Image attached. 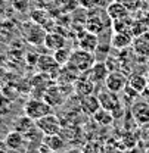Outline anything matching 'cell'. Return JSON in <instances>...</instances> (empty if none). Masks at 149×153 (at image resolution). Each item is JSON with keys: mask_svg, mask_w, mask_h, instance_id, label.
<instances>
[{"mask_svg": "<svg viewBox=\"0 0 149 153\" xmlns=\"http://www.w3.org/2000/svg\"><path fill=\"white\" fill-rule=\"evenodd\" d=\"M94 63H96V59H94L93 53L78 47V49L73 50L70 62L67 65H70L78 74H86L87 71H90V68L93 66Z\"/></svg>", "mask_w": 149, "mask_h": 153, "instance_id": "cell-1", "label": "cell"}, {"mask_svg": "<svg viewBox=\"0 0 149 153\" xmlns=\"http://www.w3.org/2000/svg\"><path fill=\"white\" fill-rule=\"evenodd\" d=\"M21 33L24 38L30 43V44H34V46H40L44 43V38L47 31L44 30L43 25H40L34 21H28V22H22L21 25Z\"/></svg>", "mask_w": 149, "mask_h": 153, "instance_id": "cell-2", "label": "cell"}, {"mask_svg": "<svg viewBox=\"0 0 149 153\" xmlns=\"http://www.w3.org/2000/svg\"><path fill=\"white\" fill-rule=\"evenodd\" d=\"M120 93H115L108 90L106 87L103 90H99L97 97H99V102H100V106L103 109H108L109 112H112V115L117 118L118 114H123V102L120 99Z\"/></svg>", "mask_w": 149, "mask_h": 153, "instance_id": "cell-3", "label": "cell"}, {"mask_svg": "<svg viewBox=\"0 0 149 153\" xmlns=\"http://www.w3.org/2000/svg\"><path fill=\"white\" fill-rule=\"evenodd\" d=\"M24 114L27 116H30L31 119H34V121H38L40 118L52 114V106L41 97L40 99L33 97L24 105Z\"/></svg>", "mask_w": 149, "mask_h": 153, "instance_id": "cell-4", "label": "cell"}, {"mask_svg": "<svg viewBox=\"0 0 149 153\" xmlns=\"http://www.w3.org/2000/svg\"><path fill=\"white\" fill-rule=\"evenodd\" d=\"M36 125L43 135H53V134H59L62 131V122L53 114L40 118L38 121H36Z\"/></svg>", "mask_w": 149, "mask_h": 153, "instance_id": "cell-5", "label": "cell"}, {"mask_svg": "<svg viewBox=\"0 0 149 153\" xmlns=\"http://www.w3.org/2000/svg\"><path fill=\"white\" fill-rule=\"evenodd\" d=\"M127 82H129V76L126 75L123 71L117 69V71H111L106 79H105V87L111 91L115 93H123V90L127 87Z\"/></svg>", "mask_w": 149, "mask_h": 153, "instance_id": "cell-6", "label": "cell"}, {"mask_svg": "<svg viewBox=\"0 0 149 153\" xmlns=\"http://www.w3.org/2000/svg\"><path fill=\"white\" fill-rule=\"evenodd\" d=\"M131 118L137 125H148L149 124V103L145 100H136L130 105Z\"/></svg>", "mask_w": 149, "mask_h": 153, "instance_id": "cell-7", "label": "cell"}, {"mask_svg": "<svg viewBox=\"0 0 149 153\" xmlns=\"http://www.w3.org/2000/svg\"><path fill=\"white\" fill-rule=\"evenodd\" d=\"M36 66L38 68L40 72L50 75L53 79H56L59 69H61V65L56 62V59L53 56H49V55H38V60Z\"/></svg>", "mask_w": 149, "mask_h": 153, "instance_id": "cell-8", "label": "cell"}, {"mask_svg": "<svg viewBox=\"0 0 149 153\" xmlns=\"http://www.w3.org/2000/svg\"><path fill=\"white\" fill-rule=\"evenodd\" d=\"M94 88H96V84L89 78L87 74H81L78 76V79L74 82V91L78 97L94 94Z\"/></svg>", "mask_w": 149, "mask_h": 153, "instance_id": "cell-9", "label": "cell"}, {"mask_svg": "<svg viewBox=\"0 0 149 153\" xmlns=\"http://www.w3.org/2000/svg\"><path fill=\"white\" fill-rule=\"evenodd\" d=\"M133 52L139 57H149V31H145L139 36H134L133 43H131Z\"/></svg>", "mask_w": 149, "mask_h": 153, "instance_id": "cell-10", "label": "cell"}, {"mask_svg": "<svg viewBox=\"0 0 149 153\" xmlns=\"http://www.w3.org/2000/svg\"><path fill=\"white\" fill-rule=\"evenodd\" d=\"M109 72L111 71H109V68H108V65L105 62H96L93 66L90 68V71H87L86 74L97 85V84H105V79H106V76H108Z\"/></svg>", "mask_w": 149, "mask_h": 153, "instance_id": "cell-11", "label": "cell"}, {"mask_svg": "<svg viewBox=\"0 0 149 153\" xmlns=\"http://www.w3.org/2000/svg\"><path fill=\"white\" fill-rule=\"evenodd\" d=\"M65 96L67 94H64V91H62V85H59V84H52V85L44 91L43 99H44L52 108H55V106H59V105L64 103Z\"/></svg>", "mask_w": 149, "mask_h": 153, "instance_id": "cell-12", "label": "cell"}, {"mask_svg": "<svg viewBox=\"0 0 149 153\" xmlns=\"http://www.w3.org/2000/svg\"><path fill=\"white\" fill-rule=\"evenodd\" d=\"M102 106H100V102H99V97L96 94H89L84 96V97H80V109L81 112L89 116H93L96 114V111H99Z\"/></svg>", "mask_w": 149, "mask_h": 153, "instance_id": "cell-13", "label": "cell"}, {"mask_svg": "<svg viewBox=\"0 0 149 153\" xmlns=\"http://www.w3.org/2000/svg\"><path fill=\"white\" fill-rule=\"evenodd\" d=\"M78 47L83 49V50H87V52H96L97 47H99V38L97 34H93L90 31H84L78 36Z\"/></svg>", "mask_w": 149, "mask_h": 153, "instance_id": "cell-14", "label": "cell"}, {"mask_svg": "<svg viewBox=\"0 0 149 153\" xmlns=\"http://www.w3.org/2000/svg\"><path fill=\"white\" fill-rule=\"evenodd\" d=\"M43 46L52 52H56L62 47H67V38L65 36H62L61 33H56V31H49L46 34V38H44V43Z\"/></svg>", "mask_w": 149, "mask_h": 153, "instance_id": "cell-15", "label": "cell"}, {"mask_svg": "<svg viewBox=\"0 0 149 153\" xmlns=\"http://www.w3.org/2000/svg\"><path fill=\"white\" fill-rule=\"evenodd\" d=\"M129 7L121 3V1H111L108 6H106V13L111 21H118V19H124L129 18Z\"/></svg>", "mask_w": 149, "mask_h": 153, "instance_id": "cell-16", "label": "cell"}, {"mask_svg": "<svg viewBox=\"0 0 149 153\" xmlns=\"http://www.w3.org/2000/svg\"><path fill=\"white\" fill-rule=\"evenodd\" d=\"M84 25H86V30H87V31H90V33L99 36V34L106 28L108 24H105V22L102 21L99 13H93V10H89V16H87V21H86Z\"/></svg>", "mask_w": 149, "mask_h": 153, "instance_id": "cell-17", "label": "cell"}, {"mask_svg": "<svg viewBox=\"0 0 149 153\" xmlns=\"http://www.w3.org/2000/svg\"><path fill=\"white\" fill-rule=\"evenodd\" d=\"M134 36L130 33H114L111 37V46L118 49V50H124L127 47H131Z\"/></svg>", "mask_w": 149, "mask_h": 153, "instance_id": "cell-18", "label": "cell"}, {"mask_svg": "<svg viewBox=\"0 0 149 153\" xmlns=\"http://www.w3.org/2000/svg\"><path fill=\"white\" fill-rule=\"evenodd\" d=\"M24 141H25V135L22 133H19V131H16V130L9 131L6 134V137H4V146L7 149H10V150H19L22 147Z\"/></svg>", "mask_w": 149, "mask_h": 153, "instance_id": "cell-19", "label": "cell"}, {"mask_svg": "<svg viewBox=\"0 0 149 153\" xmlns=\"http://www.w3.org/2000/svg\"><path fill=\"white\" fill-rule=\"evenodd\" d=\"M37 125H36V121L31 119L30 116L24 115V116H19L18 119L13 122V130H16L19 133H22L24 135L30 134L33 130H36Z\"/></svg>", "mask_w": 149, "mask_h": 153, "instance_id": "cell-20", "label": "cell"}, {"mask_svg": "<svg viewBox=\"0 0 149 153\" xmlns=\"http://www.w3.org/2000/svg\"><path fill=\"white\" fill-rule=\"evenodd\" d=\"M149 79L146 76H143L142 74H131L129 76V82H127V85L131 87L133 90H136L139 94H142L143 93V90L146 88V85H148Z\"/></svg>", "mask_w": 149, "mask_h": 153, "instance_id": "cell-21", "label": "cell"}, {"mask_svg": "<svg viewBox=\"0 0 149 153\" xmlns=\"http://www.w3.org/2000/svg\"><path fill=\"white\" fill-rule=\"evenodd\" d=\"M114 115L112 112H109L108 109H103V108H100L99 111H96V114L93 115V121L96 124H99V125H102V127H108V125H111L112 122H114Z\"/></svg>", "mask_w": 149, "mask_h": 153, "instance_id": "cell-22", "label": "cell"}, {"mask_svg": "<svg viewBox=\"0 0 149 153\" xmlns=\"http://www.w3.org/2000/svg\"><path fill=\"white\" fill-rule=\"evenodd\" d=\"M41 143L47 144V146L50 147V150H52V152H61V149L65 146L64 138H62L59 134H53V135H44Z\"/></svg>", "mask_w": 149, "mask_h": 153, "instance_id": "cell-23", "label": "cell"}, {"mask_svg": "<svg viewBox=\"0 0 149 153\" xmlns=\"http://www.w3.org/2000/svg\"><path fill=\"white\" fill-rule=\"evenodd\" d=\"M71 53H73V50H70V49H67V47H62V49L53 52V57H55L56 62H58L61 66H64V65H67V63L70 62Z\"/></svg>", "mask_w": 149, "mask_h": 153, "instance_id": "cell-24", "label": "cell"}, {"mask_svg": "<svg viewBox=\"0 0 149 153\" xmlns=\"http://www.w3.org/2000/svg\"><path fill=\"white\" fill-rule=\"evenodd\" d=\"M12 111V100L9 97L0 93V116H6Z\"/></svg>", "mask_w": 149, "mask_h": 153, "instance_id": "cell-25", "label": "cell"}, {"mask_svg": "<svg viewBox=\"0 0 149 153\" xmlns=\"http://www.w3.org/2000/svg\"><path fill=\"white\" fill-rule=\"evenodd\" d=\"M84 153H103V146L96 141H89L84 146Z\"/></svg>", "mask_w": 149, "mask_h": 153, "instance_id": "cell-26", "label": "cell"}, {"mask_svg": "<svg viewBox=\"0 0 149 153\" xmlns=\"http://www.w3.org/2000/svg\"><path fill=\"white\" fill-rule=\"evenodd\" d=\"M102 3V0H78V4L87 10H92V9H96L99 7Z\"/></svg>", "mask_w": 149, "mask_h": 153, "instance_id": "cell-27", "label": "cell"}, {"mask_svg": "<svg viewBox=\"0 0 149 153\" xmlns=\"http://www.w3.org/2000/svg\"><path fill=\"white\" fill-rule=\"evenodd\" d=\"M1 93L6 96V97H9L10 100H15L19 94V90L16 87H13V85H4L3 90H1Z\"/></svg>", "mask_w": 149, "mask_h": 153, "instance_id": "cell-28", "label": "cell"}, {"mask_svg": "<svg viewBox=\"0 0 149 153\" xmlns=\"http://www.w3.org/2000/svg\"><path fill=\"white\" fill-rule=\"evenodd\" d=\"M31 19H33L34 22L40 24V25H44V22H46V19H47V15H46L44 10H34V12L31 13Z\"/></svg>", "mask_w": 149, "mask_h": 153, "instance_id": "cell-29", "label": "cell"}, {"mask_svg": "<svg viewBox=\"0 0 149 153\" xmlns=\"http://www.w3.org/2000/svg\"><path fill=\"white\" fill-rule=\"evenodd\" d=\"M12 4L15 9H18L19 12H24L28 7V0H12Z\"/></svg>", "mask_w": 149, "mask_h": 153, "instance_id": "cell-30", "label": "cell"}, {"mask_svg": "<svg viewBox=\"0 0 149 153\" xmlns=\"http://www.w3.org/2000/svg\"><path fill=\"white\" fill-rule=\"evenodd\" d=\"M4 9H6V0H0V13L4 12Z\"/></svg>", "mask_w": 149, "mask_h": 153, "instance_id": "cell-31", "label": "cell"}, {"mask_svg": "<svg viewBox=\"0 0 149 153\" xmlns=\"http://www.w3.org/2000/svg\"><path fill=\"white\" fill-rule=\"evenodd\" d=\"M142 96H143V97H146V99H149V82H148V85H146V88L143 90Z\"/></svg>", "mask_w": 149, "mask_h": 153, "instance_id": "cell-32", "label": "cell"}, {"mask_svg": "<svg viewBox=\"0 0 149 153\" xmlns=\"http://www.w3.org/2000/svg\"><path fill=\"white\" fill-rule=\"evenodd\" d=\"M67 153H84V150H80V149H70Z\"/></svg>", "mask_w": 149, "mask_h": 153, "instance_id": "cell-33", "label": "cell"}, {"mask_svg": "<svg viewBox=\"0 0 149 153\" xmlns=\"http://www.w3.org/2000/svg\"><path fill=\"white\" fill-rule=\"evenodd\" d=\"M50 153H61V152H50Z\"/></svg>", "mask_w": 149, "mask_h": 153, "instance_id": "cell-34", "label": "cell"}, {"mask_svg": "<svg viewBox=\"0 0 149 153\" xmlns=\"http://www.w3.org/2000/svg\"><path fill=\"white\" fill-rule=\"evenodd\" d=\"M148 66H149V57H148Z\"/></svg>", "mask_w": 149, "mask_h": 153, "instance_id": "cell-35", "label": "cell"}, {"mask_svg": "<svg viewBox=\"0 0 149 153\" xmlns=\"http://www.w3.org/2000/svg\"><path fill=\"white\" fill-rule=\"evenodd\" d=\"M148 153H149V152H148Z\"/></svg>", "mask_w": 149, "mask_h": 153, "instance_id": "cell-36", "label": "cell"}]
</instances>
